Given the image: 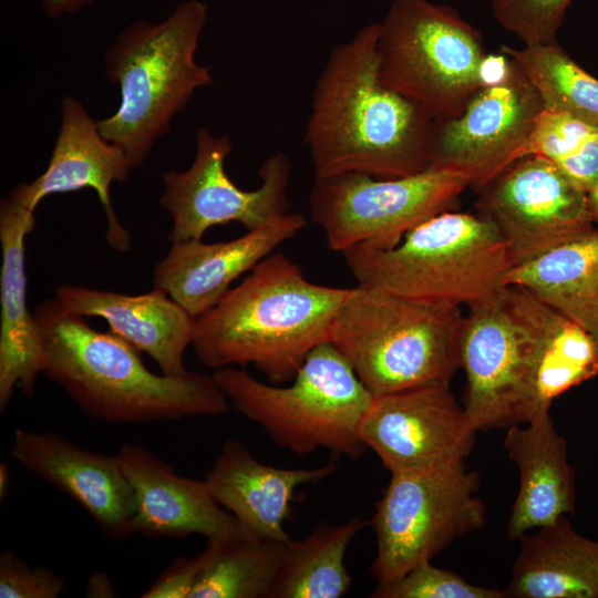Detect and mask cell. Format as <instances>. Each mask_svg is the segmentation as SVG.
I'll use <instances>...</instances> for the list:
<instances>
[{
  "instance_id": "2e32d148",
  "label": "cell",
  "mask_w": 598,
  "mask_h": 598,
  "mask_svg": "<svg viewBox=\"0 0 598 598\" xmlns=\"http://www.w3.org/2000/svg\"><path fill=\"white\" fill-rule=\"evenodd\" d=\"M306 225L301 214L287 212L229 241H173L154 269V288L197 319L224 297L233 281L296 237Z\"/></svg>"
},
{
  "instance_id": "ba28073f",
  "label": "cell",
  "mask_w": 598,
  "mask_h": 598,
  "mask_svg": "<svg viewBox=\"0 0 598 598\" xmlns=\"http://www.w3.org/2000/svg\"><path fill=\"white\" fill-rule=\"evenodd\" d=\"M377 50L384 84L436 120L457 116L508 65L504 53L485 52L480 32L454 8L429 0H393Z\"/></svg>"
},
{
  "instance_id": "f35d334b",
  "label": "cell",
  "mask_w": 598,
  "mask_h": 598,
  "mask_svg": "<svg viewBox=\"0 0 598 598\" xmlns=\"http://www.w3.org/2000/svg\"><path fill=\"white\" fill-rule=\"evenodd\" d=\"M9 488V467L6 462L0 463V498L7 496Z\"/></svg>"
},
{
  "instance_id": "8992f818",
  "label": "cell",
  "mask_w": 598,
  "mask_h": 598,
  "mask_svg": "<svg viewBox=\"0 0 598 598\" xmlns=\"http://www.w3.org/2000/svg\"><path fill=\"white\" fill-rule=\"evenodd\" d=\"M463 318L457 307L357 286L334 317L330 342L373 396L450 384Z\"/></svg>"
},
{
  "instance_id": "44dd1931",
  "label": "cell",
  "mask_w": 598,
  "mask_h": 598,
  "mask_svg": "<svg viewBox=\"0 0 598 598\" xmlns=\"http://www.w3.org/2000/svg\"><path fill=\"white\" fill-rule=\"evenodd\" d=\"M338 468L329 462L315 468H281L258 461L237 439L227 440L206 482L215 499L251 535L287 543L283 527L297 487L316 483Z\"/></svg>"
},
{
  "instance_id": "d6a6232c",
  "label": "cell",
  "mask_w": 598,
  "mask_h": 598,
  "mask_svg": "<svg viewBox=\"0 0 598 598\" xmlns=\"http://www.w3.org/2000/svg\"><path fill=\"white\" fill-rule=\"evenodd\" d=\"M66 586L65 579L51 569L30 566L10 550L0 555L1 598H56Z\"/></svg>"
},
{
  "instance_id": "f546056e",
  "label": "cell",
  "mask_w": 598,
  "mask_h": 598,
  "mask_svg": "<svg viewBox=\"0 0 598 598\" xmlns=\"http://www.w3.org/2000/svg\"><path fill=\"white\" fill-rule=\"evenodd\" d=\"M373 598H505L504 591L466 581L458 574L423 560L403 576L378 584Z\"/></svg>"
},
{
  "instance_id": "277c9868",
  "label": "cell",
  "mask_w": 598,
  "mask_h": 598,
  "mask_svg": "<svg viewBox=\"0 0 598 598\" xmlns=\"http://www.w3.org/2000/svg\"><path fill=\"white\" fill-rule=\"evenodd\" d=\"M342 255L358 286L457 308L496 298L515 267L492 220L451 210L423 221L392 248L358 246Z\"/></svg>"
},
{
  "instance_id": "4dcf8cb0",
  "label": "cell",
  "mask_w": 598,
  "mask_h": 598,
  "mask_svg": "<svg viewBox=\"0 0 598 598\" xmlns=\"http://www.w3.org/2000/svg\"><path fill=\"white\" fill-rule=\"evenodd\" d=\"M573 0H492L493 16L524 45L555 42Z\"/></svg>"
},
{
  "instance_id": "836d02e7",
  "label": "cell",
  "mask_w": 598,
  "mask_h": 598,
  "mask_svg": "<svg viewBox=\"0 0 598 598\" xmlns=\"http://www.w3.org/2000/svg\"><path fill=\"white\" fill-rule=\"evenodd\" d=\"M203 553L178 557L141 595L143 598H189L203 567Z\"/></svg>"
},
{
  "instance_id": "484cf974",
  "label": "cell",
  "mask_w": 598,
  "mask_h": 598,
  "mask_svg": "<svg viewBox=\"0 0 598 598\" xmlns=\"http://www.w3.org/2000/svg\"><path fill=\"white\" fill-rule=\"evenodd\" d=\"M507 285L533 292L582 328L598 347V229L515 266Z\"/></svg>"
},
{
  "instance_id": "9c48e42d",
  "label": "cell",
  "mask_w": 598,
  "mask_h": 598,
  "mask_svg": "<svg viewBox=\"0 0 598 598\" xmlns=\"http://www.w3.org/2000/svg\"><path fill=\"white\" fill-rule=\"evenodd\" d=\"M478 489L480 476L464 461L391 473L372 518L377 555L370 573L378 584L398 579L482 529L486 506Z\"/></svg>"
},
{
  "instance_id": "4fadbf2b",
  "label": "cell",
  "mask_w": 598,
  "mask_h": 598,
  "mask_svg": "<svg viewBox=\"0 0 598 598\" xmlns=\"http://www.w3.org/2000/svg\"><path fill=\"white\" fill-rule=\"evenodd\" d=\"M482 189L480 214L497 227L515 266L595 229L587 193L544 157L519 158Z\"/></svg>"
},
{
  "instance_id": "ffe728a7",
  "label": "cell",
  "mask_w": 598,
  "mask_h": 598,
  "mask_svg": "<svg viewBox=\"0 0 598 598\" xmlns=\"http://www.w3.org/2000/svg\"><path fill=\"white\" fill-rule=\"evenodd\" d=\"M55 298L70 312L104 319L110 331L147 353L162 373L188 371L184 355L192 346L196 319L164 291L153 288L142 295L62 283Z\"/></svg>"
},
{
  "instance_id": "ac0fdd59",
  "label": "cell",
  "mask_w": 598,
  "mask_h": 598,
  "mask_svg": "<svg viewBox=\"0 0 598 598\" xmlns=\"http://www.w3.org/2000/svg\"><path fill=\"white\" fill-rule=\"evenodd\" d=\"M132 168L126 154L102 137L97 122L83 105L65 96L61 104V127L47 169L33 182L17 186L9 197L34 212L49 195L92 188L107 217L109 245L126 251L130 235L115 216L110 188L114 182H124Z\"/></svg>"
},
{
  "instance_id": "6da1fadb",
  "label": "cell",
  "mask_w": 598,
  "mask_h": 598,
  "mask_svg": "<svg viewBox=\"0 0 598 598\" xmlns=\"http://www.w3.org/2000/svg\"><path fill=\"white\" fill-rule=\"evenodd\" d=\"M378 34L372 22L333 48L316 82L305 133L315 178H393L430 167L434 117L384 84Z\"/></svg>"
},
{
  "instance_id": "d6986e66",
  "label": "cell",
  "mask_w": 598,
  "mask_h": 598,
  "mask_svg": "<svg viewBox=\"0 0 598 598\" xmlns=\"http://www.w3.org/2000/svg\"><path fill=\"white\" fill-rule=\"evenodd\" d=\"M133 493V530L147 536L202 535L208 540L239 528L213 496L206 480L178 475L147 448L123 444L115 454Z\"/></svg>"
},
{
  "instance_id": "d4e9b609",
  "label": "cell",
  "mask_w": 598,
  "mask_h": 598,
  "mask_svg": "<svg viewBox=\"0 0 598 598\" xmlns=\"http://www.w3.org/2000/svg\"><path fill=\"white\" fill-rule=\"evenodd\" d=\"M525 533L503 590L511 598H598V540L578 534L567 516Z\"/></svg>"
},
{
  "instance_id": "f1b7e54d",
  "label": "cell",
  "mask_w": 598,
  "mask_h": 598,
  "mask_svg": "<svg viewBox=\"0 0 598 598\" xmlns=\"http://www.w3.org/2000/svg\"><path fill=\"white\" fill-rule=\"evenodd\" d=\"M501 52L520 69L536 90L544 110L577 117L598 127V80L555 42L502 45Z\"/></svg>"
},
{
  "instance_id": "7a4b0ae2",
  "label": "cell",
  "mask_w": 598,
  "mask_h": 598,
  "mask_svg": "<svg viewBox=\"0 0 598 598\" xmlns=\"http://www.w3.org/2000/svg\"><path fill=\"white\" fill-rule=\"evenodd\" d=\"M32 313L44 350L43 373L93 419L137 423L229 411L213 375L156 374L131 343L93 329L55 297L40 302Z\"/></svg>"
},
{
  "instance_id": "4316f807",
  "label": "cell",
  "mask_w": 598,
  "mask_h": 598,
  "mask_svg": "<svg viewBox=\"0 0 598 598\" xmlns=\"http://www.w3.org/2000/svg\"><path fill=\"white\" fill-rule=\"evenodd\" d=\"M368 525L352 517L338 525L322 523L306 538L289 540L269 598H339L352 579L344 564L355 535Z\"/></svg>"
},
{
  "instance_id": "8d00e7d4",
  "label": "cell",
  "mask_w": 598,
  "mask_h": 598,
  "mask_svg": "<svg viewBox=\"0 0 598 598\" xmlns=\"http://www.w3.org/2000/svg\"><path fill=\"white\" fill-rule=\"evenodd\" d=\"M87 591L92 597H111L114 590L110 578L104 574L94 575L87 585Z\"/></svg>"
},
{
  "instance_id": "52a82bcc",
  "label": "cell",
  "mask_w": 598,
  "mask_h": 598,
  "mask_svg": "<svg viewBox=\"0 0 598 598\" xmlns=\"http://www.w3.org/2000/svg\"><path fill=\"white\" fill-rule=\"evenodd\" d=\"M213 378L230 405L297 456L326 448L357 460L367 450L359 427L373 395L330 341L308 354L288 386L231 367L216 369Z\"/></svg>"
},
{
  "instance_id": "cb8c5ba5",
  "label": "cell",
  "mask_w": 598,
  "mask_h": 598,
  "mask_svg": "<svg viewBox=\"0 0 598 598\" xmlns=\"http://www.w3.org/2000/svg\"><path fill=\"white\" fill-rule=\"evenodd\" d=\"M503 296L533 340L536 413L598 374V347L582 328L523 287L507 286Z\"/></svg>"
},
{
  "instance_id": "7c38bea8",
  "label": "cell",
  "mask_w": 598,
  "mask_h": 598,
  "mask_svg": "<svg viewBox=\"0 0 598 598\" xmlns=\"http://www.w3.org/2000/svg\"><path fill=\"white\" fill-rule=\"evenodd\" d=\"M503 291L468 308L461 328L460 367L466 377L463 408L476 431L524 424L536 414L533 340Z\"/></svg>"
},
{
  "instance_id": "7402d4cb",
  "label": "cell",
  "mask_w": 598,
  "mask_h": 598,
  "mask_svg": "<svg viewBox=\"0 0 598 598\" xmlns=\"http://www.w3.org/2000/svg\"><path fill=\"white\" fill-rule=\"evenodd\" d=\"M35 225L34 212L10 197L0 205V410L16 388L33 394L43 373L44 350L32 311L27 306L25 238Z\"/></svg>"
},
{
  "instance_id": "74e56055",
  "label": "cell",
  "mask_w": 598,
  "mask_h": 598,
  "mask_svg": "<svg viewBox=\"0 0 598 598\" xmlns=\"http://www.w3.org/2000/svg\"><path fill=\"white\" fill-rule=\"evenodd\" d=\"M590 216L596 229H598V183L587 194Z\"/></svg>"
},
{
  "instance_id": "e0dca14e",
  "label": "cell",
  "mask_w": 598,
  "mask_h": 598,
  "mask_svg": "<svg viewBox=\"0 0 598 598\" xmlns=\"http://www.w3.org/2000/svg\"><path fill=\"white\" fill-rule=\"evenodd\" d=\"M10 456L27 471L56 486L113 539L133 530L134 499L116 455L95 453L52 432L16 429Z\"/></svg>"
},
{
  "instance_id": "1f68e13d",
  "label": "cell",
  "mask_w": 598,
  "mask_h": 598,
  "mask_svg": "<svg viewBox=\"0 0 598 598\" xmlns=\"http://www.w3.org/2000/svg\"><path fill=\"white\" fill-rule=\"evenodd\" d=\"M597 131L598 127L569 114L543 109L535 120L524 156H540L557 165L575 154Z\"/></svg>"
},
{
  "instance_id": "30bf717a",
  "label": "cell",
  "mask_w": 598,
  "mask_h": 598,
  "mask_svg": "<svg viewBox=\"0 0 598 598\" xmlns=\"http://www.w3.org/2000/svg\"><path fill=\"white\" fill-rule=\"evenodd\" d=\"M468 186L465 173L447 167L393 178L343 173L315 178L309 206L330 250L389 249L423 221L448 210Z\"/></svg>"
},
{
  "instance_id": "8fae6325",
  "label": "cell",
  "mask_w": 598,
  "mask_h": 598,
  "mask_svg": "<svg viewBox=\"0 0 598 598\" xmlns=\"http://www.w3.org/2000/svg\"><path fill=\"white\" fill-rule=\"evenodd\" d=\"M231 148L228 135L216 136L198 128L196 154L189 168L162 174L164 192L159 204L172 217V243L199 240L209 228L233 221L251 230L289 212V157L280 152L268 156L258 172L260 186L245 190L225 169Z\"/></svg>"
},
{
  "instance_id": "9a60e30c",
  "label": "cell",
  "mask_w": 598,
  "mask_h": 598,
  "mask_svg": "<svg viewBox=\"0 0 598 598\" xmlns=\"http://www.w3.org/2000/svg\"><path fill=\"white\" fill-rule=\"evenodd\" d=\"M475 433L450 384L373 396L359 427L390 473L464 461Z\"/></svg>"
},
{
  "instance_id": "83f0119b",
  "label": "cell",
  "mask_w": 598,
  "mask_h": 598,
  "mask_svg": "<svg viewBox=\"0 0 598 598\" xmlns=\"http://www.w3.org/2000/svg\"><path fill=\"white\" fill-rule=\"evenodd\" d=\"M287 543L258 538L240 525L208 540L189 598H269Z\"/></svg>"
},
{
  "instance_id": "603a6c76",
  "label": "cell",
  "mask_w": 598,
  "mask_h": 598,
  "mask_svg": "<svg viewBox=\"0 0 598 598\" xmlns=\"http://www.w3.org/2000/svg\"><path fill=\"white\" fill-rule=\"evenodd\" d=\"M524 424L507 427L504 440L508 457L519 472L518 493L506 527L513 540L576 512L575 470L550 409L537 412Z\"/></svg>"
},
{
  "instance_id": "5bb4252c",
  "label": "cell",
  "mask_w": 598,
  "mask_h": 598,
  "mask_svg": "<svg viewBox=\"0 0 598 598\" xmlns=\"http://www.w3.org/2000/svg\"><path fill=\"white\" fill-rule=\"evenodd\" d=\"M543 109L534 86L508 58L505 72L477 91L457 116L434 118L430 167L461 171L471 185L484 187L524 157Z\"/></svg>"
},
{
  "instance_id": "3957f363",
  "label": "cell",
  "mask_w": 598,
  "mask_h": 598,
  "mask_svg": "<svg viewBox=\"0 0 598 598\" xmlns=\"http://www.w3.org/2000/svg\"><path fill=\"white\" fill-rule=\"evenodd\" d=\"M353 288L308 280L282 252H272L195 321L192 346L212 369L255 365L272 383L291 381L319 344Z\"/></svg>"
},
{
  "instance_id": "5b68a950",
  "label": "cell",
  "mask_w": 598,
  "mask_h": 598,
  "mask_svg": "<svg viewBox=\"0 0 598 598\" xmlns=\"http://www.w3.org/2000/svg\"><path fill=\"white\" fill-rule=\"evenodd\" d=\"M206 21L207 6L188 0L161 23L133 22L105 52V73L120 85L121 102L97 127L133 168L143 164L194 92L213 83L209 68L195 61Z\"/></svg>"
},
{
  "instance_id": "d590c367",
  "label": "cell",
  "mask_w": 598,
  "mask_h": 598,
  "mask_svg": "<svg viewBox=\"0 0 598 598\" xmlns=\"http://www.w3.org/2000/svg\"><path fill=\"white\" fill-rule=\"evenodd\" d=\"M93 0H43V9L51 18H56L63 13H73Z\"/></svg>"
},
{
  "instance_id": "e575fe53",
  "label": "cell",
  "mask_w": 598,
  "mask_h": 598,
  "mask_svg": "<svg viewBox=\"0 0 598 598\" xmlns=\"http://www.w3.org/2000/svg\"><path fill=\"white\" fill-rule=\"evenodd\" d=\"M556 166L588 194L598 183V131L575 154Z\"/></svg>"
}]
</instances>
